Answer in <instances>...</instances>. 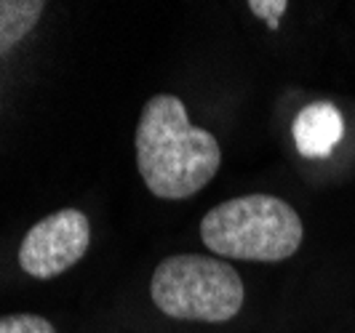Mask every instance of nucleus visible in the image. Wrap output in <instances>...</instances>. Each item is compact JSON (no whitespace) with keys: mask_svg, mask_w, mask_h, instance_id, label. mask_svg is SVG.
<instances>
[{"mask_svg":"<svg viewBox=\"0 0 355 333\" xmlns=\"http://www.w3.org/2000/svg\"><path fill=\"white\" fill-rule=\"evenodd\" d=\"M249 8L254 17L265 19L270 30H278V21H281V17L286 14L288 3H286V0H251Z\"/></svg>","mask_w":355,"mask_h":333,"instance_id":"nucleus-8","label":"nucleus"},{"mask_svg":"<svg viewBox=\"0 0 355 333\" xmlns=\"http://www.w3.org/2000/svg\"><path fill=\"white\" fill-rule=\"evenodd\" d=\"M89 246V216L78 208H62L27 229L19 246V264L30 278L51 280L80 262Z\"/></svg>","mask_w":355,"mask_h":333,"instance_id":"nucleus-4","label":"nucleus"},{"mask_svg":"<svg viewBox=\"0 0 355 333\" xmlns=\"http://www.w3.org/2000/svg\"><path fill=\"white\" fill-rule=\"evenodd\" d=\"M153 304L163 315L190 323H227L243 307V280L235 267L216 256L177 253L155 267Z\"/></svg>","mask_w":355,"mask_h":333,"instance_id":"nucleus-3","label":"nucleus"},{"mask_svg":"<svg viewBox=\"0 0 355 333\" xmlns=\"http://www.w3.org/2000/svg\"><path fill=\"white\" fill-rule=\"evenodd\" d=\"M300 213L275 195H243L214 206L200 222V240L211 253L235 262L275 264L302 246Z\"/></svg>","mask_w":355,"mask_h":333,"instance_id":"nucleus-2","label":"nucleus"},{"mask_svg":"<svg viewBox=\"0 0 355 333\" xmlns=\"http://www.w3.org/2000/svg\"><path fill=\"white\" fill-rule=\"evenodd\" d=\"M0 333H56L51 323L40 315H3L0 317Z\"/></svg>","mask_w":355,"mask_h":333,"instance_id":"nucleus-7","label":"nucleus"},{"mask_svg":"<svg viewBox=\"0 0 355 333\" xmlns=\"http://www.w3.org/2000/svg\"><path fill=\"white\" fill-rule=\"evenodd\" d=\"M134 147L144 187L160 200L193 197L222 165L216 136L190 123L184 102L174 93L144 102Z\"/></svg>","mask_w":355,"mask_h":333,"instance_id":"nucleus-1","label":"nucleus"},{"mask_svg":"<svg viewBox=\"0 0 355 333\" xmlns=\"http://www.w3.org/2000/svg\"><path fill=\"white\" fill-rule=\"evenodd\" d=\"M291 134L304 158H329L345 136V118L331 102H313L300 109Z\"/></svg>","mask_w":355,"mask_h":333,"instance_id":"nucleus-5","label":"nucleus"},{"mask_svg":"<svg viewBox=\"0 0 355 333\" xmlns=\"http://www.w3.org/2000/svg\"><path fill=\"white\" fill-rule=\"evenodd\" d=\"M43 8V0H0V56L11 53L35 30Z\"/></svg>","mask_w":355,"mask_h":333,"instance_id":"nucleus-6","label":"nucleus"}]
</instances>
